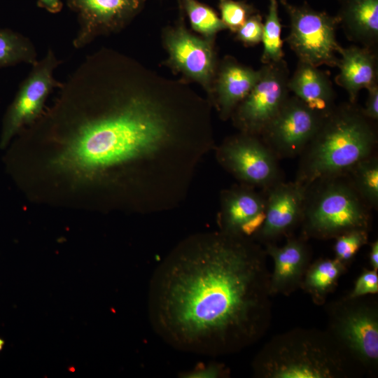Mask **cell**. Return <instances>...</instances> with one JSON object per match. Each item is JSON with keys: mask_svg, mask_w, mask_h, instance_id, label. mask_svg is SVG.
<instances>
[{"mask_svg": "<svg viewBox=\"0 0 378 378\" xmlns=\"http://www.w3.org/2000/svg\"><path fill=\"white\" fill-rule=\"evenodd\" d=\"M368 91L365 106L362 111L365 116L370 120L378 119V85H372L367 90Z\"/></svg>", "mask_w": 378, "mask_h": 378, "instance_id": "obj_31", "label": "cell"}, {"mask_svg": "<svg viewBox=\"0 0 378 378\" xmlns=\"http://www.w3.org/2000/svg\"><path fill=\"white\" fill-rule=\"evenodd\" d=\"M339 3L336 17L346 37L373 49L378 40V0H339Z\"/></svg>", "mask_w": 378, "mask_h": 378, "instance_id": "obj_20", "label": "cell"}, {"mask_svg": "<svg viewBox=\"0 0 378 378\" xmlns=\"http://www.w3.org/2000/svg\"><path fill=\"white\" fill-rule=\"evenodd\" d=\"M377 142L375 128L362 109L351 103L335 106L300 154L295 181L307 188L316 181L346 174L373 154Z\"/></svg>", "mask_w": 378, "mask_h": 378, "instance_id": "obj_3", "label": "cell"}, {"mask_svg": "<svg viewBox=\"0 0 378 378\" xmlns=\"http://www.w3.org/2000/svg\"><path fill=\"white\" fill-rule=\"evenodd\" d=\"M220 19L226 28L236 32L257 10L244 1L219 0Z\"/></svg>", "mask_w": 378, "mask_h": 378, "instance_id": "obj_26", "label": "cell"}, {"mask_svg": "<svg viewBox=\"0 0 378 378\" xmlns=\"http://www.w3.org/2000/svg\"><path fill=\"white\" fill-rule=\"evenodd\" d=\"M370 263L374 270L377 271L378 269V241H374L371 245Z\"/></svg>", "mask_w": 378, "mask_h": 378, "instance_id": "obj_33", "label": "cell"}, {"mask_svg": "<svg viewBox=\"0 0 378 378\" xmlns=\"http://www.w3.org/2000/svg\"><path fill=\"white\" fill-rule=\"evenodd\" d=\"M164 42L170 64L210 90L215 72L211 41L196 37L179 25L167 31Z\"/></svg>", "mask_w": 378, "mask_h": 378, "instance_id": "obj_14", "label": "cell"}, {"mask_svg": "<svg viewBox=\"0 0 378 378\" xmlns=\"http://www.w3.org/2000/svg\"><path fill=\"white\" fill-rule=\"evenodd\" d=\"M146 0H66L77 15L78 29L73 40L83 48L101 35L125 27L143 8Z\"/></svg>", "mask_w": 378, "mask_h": 378, "instance_id": "obj_11", "label": "cell"}, {"mask_svg": "<svg viewBox=\"0 0 378 378\" xmlns=\"http://www.w3.org/2000/svg\"><path fill=\"white\" fill-rule=\"evenodd\" d=\"M266 199L245 184L224 190L218 216L220 231L253 239L265 218Z\"/></svg>", "mask_w": 378, "mask_h": 378, "instance_id": "obj_13", "label": "cell"}, {"mask_svg": "<svg viewBox=\"0 0 378 378\" xmlns=\"http://www.w3.org/2000/svg\"><path fill=\"white\" fill-rule=\"evenodd\" d=\"M346 351L330 337L292 332L272 341L253 363L270 378H333L347 374Z\"/></svg>", "mask_w": 378, "mask_h": 378, "instance_id": "obj_4", "label": "cell"}, {"mask_svg": "<svg viewBox=\"0 0 378 378\" xmlns=\"http://www.w3.org/2000/svg\"><path fill=\"white\" fill-rule=\"evenodd\" d=\"M60 63L50 48L42 59L32 65L6 115L1 144L8 143L24 125L35 121L42 113L49 94L62 85L53 76L54 70Z\"/></svg>", "mask_w": 378, "mask_h": 378, "instance_id": "obj_9", "label": "cell"}, {"mask_svg": "<svg viewBox=\"0 0 378 378\" xmlns=\"http://www.w3.org/2000/svg\"><path fill=\"white\" fill-rule=\"evenodd\" d=\"M344 270V263L337 259L321 260L307 271L304 286L312 295L319 300L336 285Z\"/></svg>", "mask_w": 378, "mask_h": 378, "instance_id": "obj_23", "label": "cell"}, {"mask_svg": "<svg viewBox=\"0 0 378 378\" xmlns=\"http://www.w3.org/2000/svg\"><path fill=\"white\" fill-rule=\"evenodd\" d=\"M4 346V340L0 337V351L3 349Z\"/></svg>", "mask_w": 378, "mask_h": 378, "instance_id": "obj_34", "label": "cell"}, {"mask_svg": "<svg viewBox=\"0 0 378 378\" xmlns=\"http://www.w3.org/2000/svg\"><path fill=\"white\" fill-rule=\"evenodd\" d=\"M290 21L286 41L299 61L319 67L337 66L339 61L336 30L339 21L324 11L313 9L307 3L293 5L281 0Z\"/></svg>", "mask_w": 378, "mask_h": 378, "instance_id": "obj_6", "label": "cell"}, {"mask_svg": "<svg viewBox=\"0 0 378 378\" xmlns=\"http://www.w3.org/2000/svg\"><path fill=\"white\" fill-rule=\"evenodd\" d=\"M265 190V218L256 237L267 241L286 233L301 221L307 188L295 181H281Z\"/></svg>", "mask_w": 378, "mask_h": 378, "instance_id": "obj_15", "label": "cell"}, {"mask_svg": "<svg viewBox=\"0 0 378 378\" xmlns=\"http://www.w3.org/2000/svg\"><path fill=\"white\" fill-rule=\"evenodd\" d=\"M262 19L260 13L252 15L235 32L237 38L246 46H254L262 41Z\"/></svg>", "mask_w": 378, "mask_h": 378, "instance_id": "obj_28", "label": "cell"}, {"mask_svg": "<svg viewBox=\"0 0 378 378\" xmlns=\"http://www.w3.org/2000/svg\"><path fill=\"white\" fill-rule=\"evenodd\" d=\"M179 7L187 14L194 30L208 40L216 34L227 29L215 10L197 0H178Z\"/></svg>", "mask_w": 378, "mask_h": 378, "instance_id": "obj_25", "label": "cell"}, {"mask_svg": "<svg viewBox=\"0 0 378 378\" xmlns=\"http://www.w3.org/2000/svg\"><path fill=\"white\" fill-rule=\"evenodd\" d=\"M286 62L264 64L260 77L231 116L241 132L260 136L278 114L289 95Z\"/></svg>", "mask_w": 378, "mask_h": 378, "instance_id": "obj_7", "label": "cell"}, {"mask_svg": "<svg viewBox=\"0 0 378 378\" xmlns=\"http://www.w3.org/2000/svg\"><path fill=\"white\" fill-rule=\"evenodd\" d=\"M370 207L346 174L316 181L307 188L301 221L305 233L318 239L367 230Z\"/></svg>", "mask_w": 378, "mask_h": 378, "instance_id": "obj_5", "label": "cell"}, {"mask_svg": "<svg viewBox=\"0 0 378 378\" xmlns=\"http://www.w3.org/2000/svg\"><path fill=\"white\" fill-rule=\"evenodd\" d=\"M335 341L354 358L368 367L378 360V318L375 309L363 304L344 307L332 325Z\"/></svg>", "mask_w": 378, "mask_h": 378, "instance_id": "obj_12", "label": "cell"}, {"mask_svg": "<svg viewBox=\"0 0 378 378\" xmlns=\"http://www.w3.org/2000/svg\"><path fill=\"white\" fill-rule=\"evenodd\" d=\"M353 186L370 207L378 205V159L375 155L360 160L347 173Z\"/></svg>", "mask_w": 378, "mask_h": 378, "instance_id": "obj_22", "label": "cell"}, {"mask_svg": "<svg viewBox=\"0 0 378 378\" xmlns=\"http://www.w3.org/2000/svg\"><path fill=\"white\" fill-rule=\"evenodd\" d=\"M367 241L368 233L365 230H354L337 237L334 246L336 258L343 263L347 262Z\"/></svg>", "mask_w": 378, "mask_h": 378, "instance_id": "obj_27", "label": "cell"}, {"mask_svg": "<svg viewBox=\"0 0 378 378\" xmlns=\"http://www.w3.org/2000/svg\"><path fill=\"white\" fill-rule=\"evenodd\" d=\"M295 96H289L260 136L278 159L300 155L323 120Z\"/></svg>", "mask_w": 378, "mask_h": 378, "instance_id": "obj_10", "label": "cell"}, {"mask_svg": "<svg viewBox=\"0 0 378 378\" xmlns=\"http://www.w3.org/2000/svg\"><path fill=\"white\" fill-rule=\"evenodd\" d=\"M340 73L335 82L349 94L355 104L359 92L377 83V56L373 49L351 46L338 48Z\"/></svg>", "mask_w": 378, "mask_h": 378, "instance_id": "obj_16", "label": "cell"}, {"mask_svg": "<svg viewBox=\"0 0 378 378\" xmlns=\"http://www.w3.org/2000/svg\"><path fill=\"white\" fill-rule=\"evenodd\" d=\"M378 291V275L376 270H367L357 279L355 286L350 294V298L354 299L367 295L374 294Z\"/></svg>", "mask_w": 378, "mask_h": 378, "instance_id": "obj_29", "label": "cell"}, {"mask_svg": "<svg viewBox=\"0 0 378 378\" xmlns=\"http://www.w3.org/2000/svg\"><path fill=\"white\" fill-rule=\"evenodd\" d=\"M260 77L256 71L228 58L222 64L216 82V104L223 119L232 115Z\"/></svg>", "mask_w": 378, "mask_h": 378, "instance_id": "obj_18", "label": "cell"}, {"mask_svg": "<svg viewBox=\"0 0 378 378\" xmlns=\"http://www.w3.org/2000/svg\"><path fill=\"white\" fill-rule=\"evenodd\" d=\"M267 252L274 260V270L270 280V293L291 291L306 269L308 261L306 246L300 240L290 239L281 247L268 244Z\"/></svg>", "mask_w": 378, "mask_h": 378, "instance_id": "obj_19", "label": "cell"}, {"mask_svg": "<svg viewBox=\"0 0 378 378\" xmlns=\"http://www.w3.org/2000/svg\"><path fill=\"white\" fill-rule=\"evenodd\" d=\"M281 24L279 17L278 1L269 0L268 11L265 22L262 41L263 52L261 61L264 64L278 62L283 59V41Z\"/></svg>", "mask_w": 378, "mask_h": 378, "instance_id": "obj_24", "label": "cell"}, {"mask_svg": "<svg viewBox=\"0 0 378 378\" xmlns=\"http://www.w3.org/2000/svg\"><path fill=\"white\" fill-rule=\"evenodd\" d=\"M37 6L50 13H59L63 7L61 0H37Z\"/></svg>", "mask_w": 378, "mask_h": 378, "instance_id": "obj_32", "label": "cell"}, {"mask_svg": "<svg viewBox=\"0 0 378 378\" xmlns=\"http://www.w3.org/2000/svg\"><path fill=\"white\" fill-rule=\"evenodd\" d=\"M216 155L242 184L266 190L282 181L278 158L258 136L241 132L225 140Z\"/></svg>", "mask_w": 378, "mask_h": 378, "instance_id": "obj_8", "label": "cell"}, {"mask_svg": "<svg viewBox=\"0 0 378 378\" xmlns=\"http://www.w3.org/2000/svg\"><path fill=\"white\" fill-rule=\"evenodd\" d=\"M38 62L32 42L20 33L0 29V67L27 63L31 66Z\"/></svg>", "mask_w": 378, "mask_h": 378, "instance_id": "obj_21", "label": "cell"}, {"mask_svg": "<svg viewBox=\"0 0 378 378\" xmlns=\"http://www.w3.org/2000/svg\"><path fill=\"white\" fill-rule=\"evenodd\" d=\"M288 86L296 97L324 118L335 108V94L328 76L318 67L299 61Z\"/></svg>", "mask_w": 378, "mask_h": 378, "instance_id": "obj_17", "label": "cell"}, {"mask_svg": "<svg viewBox=\"0 0 378 378\" xmlns=\"http://www.w3.org/2000/svg\"><path fill=\"white\" fill-rule=\"evenodd\" d=\"M228 374L224 365L216 362L198 364L190 371L183 372V377H223Z\"/></svg>", "mask_w": 378, "mask_h": 378, "instance_id": "obj_30", "label": "cell"}, {"mask_svg": "<svg viewBox=\"0 0 378 378\" xmlns=\"http://www.w3.org/2000/svg\"><path fill=\"white\" fill-rule=\"evenodd\" d=\"M253 239L221 231L181 241L156 267L148 316L172 347L216 356L256 342L269 319L270 276Z\"/></svg>", "mask_w": 378, "mask_h": 378, "instance_id": "obj_1", "label": "cell"}, {"mask_svg": "<svg viewBox=\"0 0 378 378\" xmlns=\"http://www.w3.org/2000/svg\"><path fill=\"white\" fill-rule=\"evenodd\" d=\"M103 55L106 107L78 121L55 165L88 178L136 167L164 211L173 209L213 148L206 122L141 90L127 59Z\"/></svg>", "mask_w": 378, "mask_h": 378, "instance_id": "obj_2", "label": "cell"}]
</instances>
